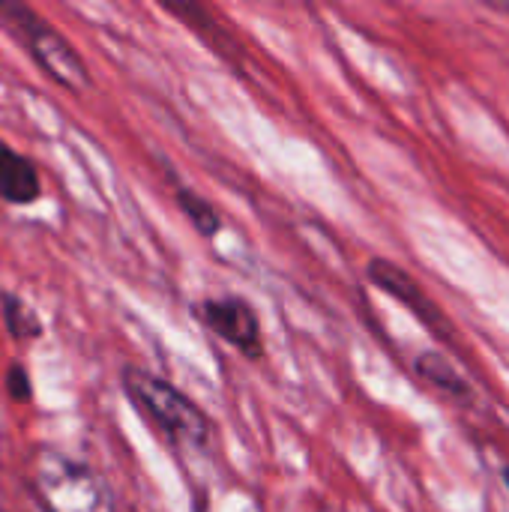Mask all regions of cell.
Wrapping results in <instances>:
<instances>
[{
	"label": "cell",
	"instance_id": "8",
	"mask_svg": "<svg viewBox=\"0 0 509 512\" xmlns=\"http://www.w3.org/2000/svg\"><path fill=\"white\" fill-rule=\"evenodd\" d=\"M0 312H3L6 333L12 339H18V342H36V339H42L45 324H42L39 312L27 300H21L18 294L0 291Z\"/></svg>",
	"mask_w": 509,
	"mask_h": 512
},
{
	"label": "cell",
	"instance_id": "10",
	"mask_svg": "<svg viewBox=\"0 0 509 512\" xmlns=\"http://www.w3.org/2000/svg\"><path fill=\"white\" fill-rule=\"evenodd\" d=\"M417 372H420L429 384H435L438 390H444V393H450V396H456V399H468V396H471L468 384H465L462 375L453 369V363H450L447 357L435 354V351L417 357Z\"/></svg>",
	"mask_w": 509,
	"mask_h": 512
},
{
	"label": "cell",
	"instance_id": "9",
	"mask_svg": "<svg viewBox=\"0 0 509 512\" xmlns=\"http://www.w3.org/2000/svg\"><path fill=\"white\" fill-rule=\"evenodd\" d=\"M174 201H177V207L186 213V219H189V225L201 234V237H216L219 231H222V216H219V210L204 198V195H198L195 189H189V186H177V192H174Z\"/></svg>",
	"mask_w": 509,
	"mask_h": 512
},
{
	"label": "cell",
	"instance_id": "2",
	"mask_svg": "<svg viewBox=\"0 0 509 512\" xmlns=\"http://www.w3.org/2000/svg\"><path fill=\"white\" fill-rule=\"evenodd\" d=\"M27 486L45 512H117L99 471L51 447H36L30 456Z\"/></svg>",
	"mask_w": 509,
	"mask_h": 512
},
{
	"label": "cell",
	"instance_id": "3",
	"mask_svg": "<svg viewBox=\"0 0 509 512\" xmlns=\"http://www.w3.org/2000/svg\"><path fill=\"white\" fill-rule=\"evenodd\" d=\"M0 24L24 42V51L54 84H60L75 96L93 90V75L84 57L60 30L45 24L30 6L18 0H0Z\"/></svg>",
	"mask_w": 509,
	"mask_h": 512
},
{
	"label": "cell",
	"instance_id": "7",
	"mask_svg": "<svg viewBox=\"0 0 509 512\" xmlns=\"http://www.w3.org/2000/svg\"><path fill=\"white\" fill-rule=\"evenodd\" d=\"M162 9L165 12H171V15H177L192 33H198L216 54H222L225 60H231V63H237V45H234V39L216 24V18L201 6V3H162Z\"/></svg>",
	"mask_w": 509,
	"mask_h": 512
},
{
	"label": "cell",
	"instance_id": "6",
	"mask_svg": "<svg viewBox=\"0 0 509 512\" xmlns=\"http://www.w3.org/2000/svg\"><path fill=\"white\" fill-rule=\"evenodd\" d=\"M39 195H42V180H39L33 159L12 150L0 138V198L6 204L27 207L33 201H39Z\"/></svg>",
	"mask_w": 509,
	"mask_h": 512
},
{
	"label": "cell",
	"instance_id": "11",
	"mask_svg": "<svg viewBox=\"0 0 509 512\" xmlns=\"http://www.w3.org/2000/svg\"><path fill=\"white\" fill-rule=\"evenodd\" d=\"M6 390L15 402H30L33 399V384H30V375L21 363H12L9 372H6Z\"/></svg>",
	"mask_w": 509,
	"mask_h": 512
},
{
	"label": "cell",
	"instance_id": "1",
	"mask_svg": "<svg viewBox=\"0 0 509 512\" xmlns=\"http://www.w3.org/2000/svg\"><path fill=\"white\" fill-rule=\"evenodd\" d=\"M123 393L129 402L177 447V450H192V453H207L213 447V426L207 414L174 384L165 378L138 369V366H123L120 372Z\"/></svg>",
	"mask_w": 509,
	"mask_h": 512
},
{
	"label": "cell",
	"instance_id": "12",
	"mask_svg": "<svg viewBox=\"0 0 509 512\" xmlns=\"http://www.w3.org/2000/svg\"><path fill=\"white\" fill-rule=\"evenodd\" d=\"M504 480H507V486H509V468H507V471H504Z\"/></svg>",
	"mask_w": 509,
	"mask_h": 512
},
{
	"label": "cell",
	"instance_id": "5",
	"mask_svg": "<svg viewBox=\"0 0 509 512\" xmlns=\"http://www.w3.org/2000/svg\"><path fill=\"white\" fill-rule=\"evenodd\" d=\"M369 279L384 291V294H390L393 300H399L417 321H423L438 339H453V324L444 318V312L429 300V294L402 270V267H396L393 261H384V258H375L372 264H369Z\"/></svg>",
	"mask_w": 509,
	"mask_h": 512
},
{
	"label": "cell",
	"instance_id": "4",
	"mask_svg": "<svg viewBox=\"0 0 509 512\" xmlns=\"http://www.w3.org/2000/svg\"><path fill=\"white\" fill-rule=\"evenodd\" d=\"M198 321L219 336L225 345L240 351L249 360L264 357V336H261V318L252 309L246 297H207L198 306H192Z\"/></svg>",
	"mask_w": 509,
	"mask_h": 512
}]
</instances>
